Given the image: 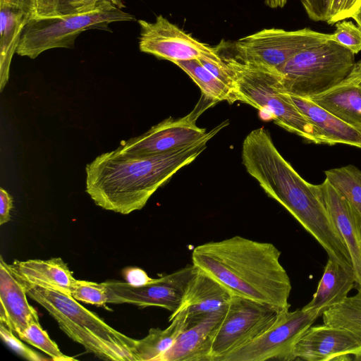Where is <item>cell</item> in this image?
<instances>
[{
  "label": "cell",
  "mask_w": 361,
  "mask_h": 361,
  "mask_svg": "<svg viewBox=\"0 0 361 361\" xmlns=\"http://www.w3.org/2000/svg\"><path fill=\"white\" fill-rule=\"evenodd\" d=\"M242 159L247 172L314 237L329 258L352 266L348 250L322 197L320 185L298 174L276 149L267 130L259 128L246 136Z\"/></svg>",
  "instance_id": "obj_1"
},
{
  "label": "cell",
  "mask_w": 361,
  "mask_h": 361,
  "mask_svg": "<svg viewBox=\"0 0 361 361\" xmlns=\"http://www.w3.org/2000/svg\"><path fill=\"white\" fill-rule=\"evenodd\" d=\"M228 125L225 121L197 141L164 154L140 157L116 149L103 153L85 167L86 192L106 210L121 214L140 210L159 187L195 161L207 142Z\"/></svg>",
  "instance_id": "obj_2"
},
{
  "label": "cell",
  "mask_w": 361,
  "mask_h": 361,
  "mask_svg": "<svg viewBox=\"0 0 361 361\" xmlns=\"http://www.w3.org/2000/svg\"><path fill=\"white\" fill-rule=\"evenodd\" d=\"M273 244L233 236L195 247V267L221 284L232 296L267 305L278 312L289 310L290 278Z\"/></svg>",
  "instance_id": "obj_3"
},
{
  "label": "cell",
  "mask_w": 361,
  "mask_h": 361,
  "mask_svg": "<svg viewBox=\"0 0 361 361\" xmlns=\"http://www.w3.org/2000/svg\"><path fill=\"white\" fill-rule=\"evenodd\" d=\"M21 281L28 297L44 308L59 328L88 353L105 360L137 361V339L116 330L71 295Z\"/></svg>",
  "instance_id": "obj_4"
},
{
  "label": "cell",
  "mask_w": 361,
  "mask_h": 361,
  "mask_svg": "<svg viewBox=\"0 0 361 361\" xmlns=\"http://www.w3.org/2000/svg\"><path fill=\"white\" fill-rule=\"evenodd\" d=\"M217 50L228 67L238 101L250 104L281 128L314 144H326L319 129L297 108L283 90L277 69L240 61L225 50Z\"/></svg>",
  "instance_id": "obj_5"
},
{
  "label": "cell",
  "mask_w": 361,
  "mask_h": 361,
  "mask_svg": "<svg viewBox=\"0 0 361 361\" xmlns=\"http://www.w3.org/2000/svg\"><path fill=\"white\" fill-rule=\"evenodd\" d=\"M355 63L351 51L329 39L298 53L277 70L284 92L310 98L341 84Z\"/></svg>",
  "instance_id": "obj_6"
},
{
  "label": "cell",
  "mask_w": 361,
  "mask_h": 361,
  "mask_svg": "<svg viewBox=\"0 0 361 361\" xmlns=\"http://www.w3.org/2000/svg\"><path fill=\"white\" fill-rule=\"evenodd\" d=\"M135 20L109 1L88 12L30 18L22 31L16 53L34 59L51 49L73 47L76 38L87 30H107L111 23Z\"/></svg>",
  "instance_id": "obj_7"
},
{
  "label": "cell",
  "mask_w": 361,
  "mask_h": 361,
  "mask_svg": "<svg viewBox=\"0 0 361 361\" xmlns=\"http://www.w3.org/2000/svg\"><path fill=\"white\" fill-rule=\"evenodd\" d=\"M329 39V34L304 28L294 31L264 29L228 43L230 51L238 59L278 69L298 53Z\"/></svg>",
  "instance_id": "obj_8"
},
{
  "label": "cell",
  "mask_w": 361,
  "mask_h": 361,
  "mask_svg": "<svg viewBox=\"0 0 361 361\" xmlns=\"http://www.w3.org/2000/svg\"><path fill=\"white\" fill-rule=\"evenodd\" d=\"M317 319L302 308L278 313L274 323L262 334L220 361H292L295 347Z\"/></svg>",
  "instance_id": "obj_9"
},
{
  "label": "cell",
  "mask_w": 361,
  "mask_h": 361,
  "mask_svg": "<svg viewBox=\"0 0 361 361\" xmlns=\"http://www.w3.org/2000/svg\"><path fill=\"white\" fill-rule=\"evenodd\" d=\"M279 312L260 302L232 296L215 334L211 361L243 347L267 329Z\"/></svg>",
  "instance_id": "obj_10"
},
{
  "label": "cell",
  "mask_w": 361,
  "mask_h": 361,
  "mask_svg": "<svg viewBox=\"0 0 361 361\" xmlns=\"http://www.w3.org/2000/svg\"><path fill=\"white\" fill-rule=\"evenodd\" d=\"M195 270L192 264L187 265L142 286L115 280L104 281L108 290L107 302L128 303L141 307H160L173 314L179 308Z\"/></svg>",
  "instance_id": "obj_11"
},
{
  "label": "cell",
  "mask_w": 361,
  "mask_h": 361,
  "mask_svg": "<svg viewBox=\"0 0 361 361\" xmlns=\"http://www.w3.org/2000/svg\"><path fill=\"white\" fill-rule=\"evenodd\" d=\"M204 109L197 106L184 117L165 119L145 133L122 142L116 149L123 154L145 157L185 147L207 134L204 128L196 125V120Z\"/></svg>",
  "instance_id": "obj_12"
},
{
  "label": "cell",
  "mask_w": 361,
  "mask_h": 361,
  "mask_svg": "<svg viewBox=\"0 0 361 361\" xmlns=\"http://www.w3.org/2000/svg\"><path fill=\"white\" fill-rule=\"evenodd\" d=\"M140 51L175 63L199 59L213 47L193 38L163 16L151 23L139 20Z\"/></svg>",
  "instance_id": "obj_13"
},
{
  "label": "cell",
  "mask_w": 361,
  "mask_h": 361,
  "mask_svg": "<svg viewBox=\"0 0 361 361\" xmlns=\"http://www.w3.org/2000/svg\"><path fill=\"white\" fill-rule=\"evenodd\" d=\"M361 353V339L350 331L325 324L311 326L298 341L293 359L306 361H350Z\"/></svg>",
  "instance_id": "obj_14"
},
{
  "label": "cell",
  "mask_w": 361,
  "mask_h": 361,
  "mask_svg": "<svg viewBox=\"0 0 361 361\" xmlns=\"http://www.w3.org/2000/svg\"><path fill=\"white\" fill-rule=\"evenodd\" d=\"M319 185L328 212L348 250L355 286L361 292V216L326 178Z\"/></svg>",
  "instance_id": "obj_15"
},
{
  "label": "cell",
  "mask_w": 361,
  "mask_h": 361,
  "mask_svg": "<svg viewBox=\"0 0 361 361\" xmlns=\"http://www.w3.org/2000/svg\"><path fill=\"white\" fill-rule=\"evenodd\" d=\"M21 280L0 257V322L18 336L27 326L39 322L35 309L29 304Z\"/></svg>",
  "instance_id": "obj_16"
},
{
  "label": "cell",
  "mask_w": 361,
  "mask_h": 361,
  "mask_svg": "<svg viewBox=\"0 0 361 361\" xmlns=\"http://www.w3.org/2000/svg\"><path fill=\"white\" fill-rule=\"evenodd\" d=\"M226 308L186 328L158 361H211L214 338Z\"/></svg>",
  "instance_id": "obj_17"
},
{
  "label": "cell",
  "mask_w": 361,
  "mask_h": 361,
  "mask_svg": "<svg viewBox=\"0 0 361 361\" xmlns=\"http://www.w3.org/2000/svg\"><path fill=\"white\" fill-rule=\"evenodd\" d=\"M231 297L221 284L196 268L179 308L170 317L181 310L185 311L188 328L209 314L226 308Z\"/></svg>",
  "instance_id": "obj_18"
},
{
  "label": "cell",
  "mask_w": 361,
  "mask_h": 361,
  "mask_svg": "<svg viewBox=\"0 0 361 361\" xmlns=\"http://www.w3.org/2000/svg\"><path fill=\"white\" fill-rule=\"evenodd\" d=\"M355 283L352 266L329 257L312 299L302 309L318 319L327 310L342 302Z\"/></svg>",
  "instance_id": "obj_19"
},
{
  "label": "cell",
  "mask_w": 361,
  "mask_h": 361,
  "mask_svg": "<svg viewBox=\"0 0 361 361\" xmlns=\"http://www.w3.org/2000/svg\"><path fill=\"white\" fill-rule=\"evenodd\" d=\"M10 265L16 275L22 281L69 295L77 280L68 264L60 257L15 260Z\"/></svg>",
  "instance_id": "obj_20"
},
{
  "label": "cell",
  "mask_w": 361,
  "mask_h": 361,
  "mask_svg": "<svg viewBox=\"0 0 361 361\" xmlns=\"http://www.w3.org/2000/svg\"><path fill=\"white\" fill-rule=\"evenodd\" d=\"M289 96L297 108L322 133L326 145L344 144L361 148V130L346 123L308 98Z\"/></svg>",
  "instance_id": "obj_21"
},
{
  "label": "cell",
  "mask_w": 361,
  "mask_h": 361,
  "mask_svg": "<svg viewBox=\"0 0 361 361\" xmlns=\"http://www.w3.org/2000/svg\"><path fill=\"white\" fill-rule=\"evenodd\" d=\"M0 90L6 86L11 60L18 47L22 31L30 16L20 7L0 0Z\"/></svg>",
  "instance_id": "obj_22"
},
{
  "label": "cell",
  "mask_w": 361,
  "mask_h": 361,
  "mask_svg": "<svg viewBox=\"0 0 361 361\" xmlns=\"http://www.w3.org/2000/svg\"><path fill=\"white\" fill-rule=\"evenodd\" d=\"M346 123L361 130V85L343 84L308 98Z\"/></svg>",
  "instance_id": "obj_23"
},
{
  "label": "cell",
  "mask_w": 361,
  "mask_h": 361,
  "mask_svg": "<svg viewBox=\"0 0 361 361\" xmlns=\"http://www.w3.org/2000/svg\"><path fill=\"white\" fill-rule=\"evenodd\" d=\"M186 312L181 310L169 317L170 325L164 329L152 328L143 338L137 340V361H158L173 345L178 336L186 328Z\"/></svg>",
  "instance_id": "obj_24"
},
{
  "label": "cell",
  "mask_w": 361,
  "mask_h": 361,
  "mask_svg": "<svg viewBox=\"0 0 361 361\" xmlns=\"http://www.w3.org/2000/svg\"><path fill=\"white\" fill-rule=\"evenodd\" d=\"M199 86L202 94L215 102L238 101L234 90L209 71L198 59L179 61L174 63Z\"/></svg>",
  "instance_id": "obj_25"
},
{
  "label": "cell",
  "mask_w": 361,
  "mask_h": 361,
  "mask_svg": "<svg viewBox=\"0 0 361 361\" xmlns=\"http://www.w3.org/2000/svg\"><path fill=\"white\" fill-rule=\"evenodd\" d=\"M326 178L361 216V171L354 165L325 171Z\"/></svg>",
  "instance_id": "obj_26"
},
{
  "label": "cell",
  "mask_w": 361,
  "mask_h": 361,
  "mask_svg": "<svg viewBox=\"0 0 361 361\" xmlns=\"http://www.w3.org/2000/svg\"><path fill=\"white\" fill-rule=\"evenodd\" d=\"M322 319L324 324L346 329L361 339V292L327 310Z\"/></svg>",
  "instance_id": "obj_27"
},
{
  "label": "cell",
  "mask_w": 361,
  "mask_h": 361,
  "mask_svg": "<svg viewBox=\"0 0 361 361\" xmlns=\"http://www.w3.org/2000/svg\"><path fill=\"white\" fill-rule=\"evenodd\" d=\"M102 2L96 4L94 0H33L34 11L31 18L88 12L95 9Z\"/></svg>",
  "instance_id": "obj_28"
},
{
  "label": "cell",
  "mask_w": 361,
  "mask_h": 361,
  "mask_svg": "<svg viewBox=\"0 0 361 361\" xmlns=\"http://www.w3.org/2000/svg\"><path fill=\"white\" fill-rule=\"evenodd\" d=\"M18 337L22 341L45 353L54 361L75 360L74 357L63 354L60 350L57 344L51 339L47 331L42 329L39 322H34L30 324Z\"/></svg>",
  "instance_id": "obj_29"
},
{
  "label": "cell",
  "mask_w": 361,
  "mask_h": 361,
  "mask_svg": "<svg viewBox=\"0 0 361 361\" xmlns=\"http://www.w3.org/2000/svg\"><path fill=\"white\" fill-rule=\"evenodd\" d=\"M71 296L78 301L96 306H105L108 303V290L104 282L76 280Z\"/></svg>",
  "instance_id": "obj_30"
},
{
  "label": "cell",
  "mask_w": 361,
  "mask_h": 361,
  "mask_svg": "<svg viewBox=\"0 0 361 361\" xmlns=\"http://www.w3.org/2000/svg\"><path fill=\"white\" fill-rule=\"evenodd\" d=\"M329 39L351 51L354 54L361 51V29L351 21L336 23V30L329 34Z\"/></svg>",
  "instance_id": "obj_31"
},
{
  "label": "cell",
  "mask_w": 361,
  "mask_h": 361,
  "mask_svg": "<svg viewBox=\"0 0 361 361\" xmlns=\"http://www.w3.org/2000/svg\"><path fill=\"white\" fill-rule=\"evenodd\" d=\"M11 330L0 322V336L1 339L13 351L22 357L30 361H43L49 359L43 357L41 354L32 350L24 344L21 339L17 338Z\"/></svg>",
  "instance_id": "obj_32"
},
{
  "label": "cell",
  "mask_w": 361,
  "mask_h": 361,
  "mask_svg": "<svg viewBox=\"0 0 361 361\" xmlns=\"http://www.w3.org/2000/svg\"><path fill=\"white\" fill-rule=\"evenodd\" d=\"M361 3V0H331L326 19L329 25L350 18Z\"/></svg>",
  "instance_id": "obj_33"
},
{
  "label": "cell",
  "mask_w": 361,
  "mask_h": 361,
  "mask_svg": "<svg viewBox=\"0 0 361 361\" xmlns=\"http://www.w3.org/2000/svg\"><path fill=\"white\" fill-rule=\"evenodd\" d=\"M307 16L314 21H326L331 0H300Z\"/></svg>",
  "instance_id": "obj_34"
},
{
  "label": "cell",
  "mask_w": 361,
  "mask_h": 361,
  "mask_svg": "<svg viewBox=\"0 0 361 361\" xmlns=\"http://www.w3.org/2000/svg\"><path fill=\"white\" fill-rule=\"evenodd\" d=\"M123 275L126 281L133 286L145 285L156 279L149 277L143 269L137 267L126 268L123 271Z\"/></svg>",
  "instance_id": "obj_35"
},
{
  "label": "cell",
  "mask_w": 361,
  "mask_h": 361,
  "mask_svg": "<svg viewBox=\"0 0 361 361\" xmlns=\"http://www.w3.org/2000/svg\"><path fill=\"white\" fill-rule=\"evenodd\" d=\"M13 207V199L4 188H0V225H3L11 219L10 212Z\"/></svg>",
  "instance_id": "obj_36"
},
{
  "label": "cell",
  "mask_w": 361,
  "mask_h": 361,
  "mask_svg": "<svg viewBox=\"0 0 361 361\" xmlns=\"http://www.w3.org/2000/svg\"><path fill=\"white\" fill-rule=\"evenodd\" d=\"M361 82V60L355 63L348 77L341 82L343 84H360Z\"/></svg>",
  "instance_id": "obj_37"
},
{
  "label": "cell",
  "mask_w": 361,
  "mask_h": 361,
  "mask_svg": "<svg viewBox=\"0 0 361 361\" xmlns=\"http://www.w3.org/2000/svg\"><path fill=\"white\" fill-rule=\"evenodd\" d=\"M11 3L13 5H16L23 11H25L27 13H28L30 18L32 16L33 11H34V3L33 0H3Z\"/></svg>",
  "instance_id": "obj_38"
},
{
  "label": "cell",
  "mask_w": 361,
  "mask_h": 361,
  "mask_svg": "<svg viewBox=\"0 0 361 361\" xmlns=\"http://www.w3.org/2000/svg\"><path fill=\"white\" fill-rule=\"evenodd\" d=\"M287 2V0H265L267 6L271 8H282Z\"/></svg>",
  "instance_id": "obj_39"
},
{
  "label": "cell",
  "mask_w": 361,
  "mask_h": 361,
  "mask_svg": "<svg viewBox=\"0 0 361 361\" xmlns=\"http://www.w3.org/2000/svg\"><path fill=\"white\" fill-rule=\"evenodd\" d=\"M350 18L356 22L358 27L361 29V4Z\"/></svg>",
  "instance_id": "obj_40"
},
{
  "label": "cell",
  "mask_w": 361,
  "mask_h": 361,
  "mask_svg": "<svg viewBox=\"0 0 361 361\" xmlns=\"http://www.w3.org/2000/svg\"><path fill=\"white\" fill-rule=\"evenodd\" d=\"M96 4H99L103 1H111L114 6L118 7L119 8H123L125 7L124 4L121 0H94Z\"/></svg>",
  "instance_id": "obj_41"
},
{
  "label": "cell",
  "mask_w": 361,
  "mask_h": 361,
  "mask_svg": "<svg viewBox=\"0 0 361 361\" xmlns=\"http://www.w3.org/2000/svg\"><path fill=\"white\" fill-rule=\"evenodd\" d=\"M353 360L355 361H361V353L355 355Z\"/></svg>",
  "instance_id": "obj_42"
},
{
  "label": "cell",
  "mask_w": 361,
  "mask_h": 361,
  "mask_svg": "<svg viewBox=\"0 0 361 361\" xmlns=\"http://www.w3.org/2000/svg\"><path fill=\"white\" fill-rule=\"evenodd\" d=\"M360 84L361 85V82Z\"/></svg>",
  "instance_id": "obj_43"
},
{
  "label": "cell",
  "mask_w": 361,
  "mask_h": 361,
  "mask_svg": "<svg viewBox=\"0 0 361 361\" xmlns=\"http://www.w3.org/2000/svg\"><path fill=\"white\" fill-rule=\"evenodd\" d=\"M361 4V3H360Z\"/></svg>",
  "instance_id": "obj_44"
}]
</instances>
